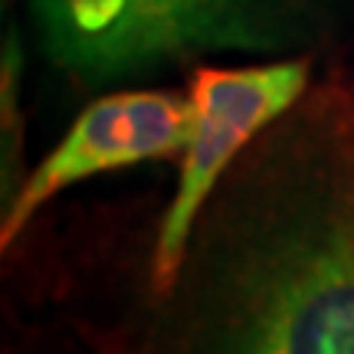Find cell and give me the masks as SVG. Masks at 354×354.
Here are the masks:
<instances>
[{
	"label": "cell",
	"mask_w": 354,
	"mask_h": 354,
	"mask_svg": "<svg viewBox=\"0 0 354 354\" xmlns=\"http://www.w3.org/2000/svg\"><path fill=\"white\" fill-rule=\"evenodd\" d=\"M151 354H354V115L289 109L210 190Z\"/></svg>",
	"instance_id": "cell-1"
},
{
	"label": "cell",
	"mask_w": 354,
	"mask_h": 354,
	"mask_svg": "<svg viewBox=\"0 0 354 354\" xmlns=\"http://www.w3.org/2000/svg\"><path fill=\"white\" fill-rule=\"evenodd\" d=\"M308 59H279L240 69L201 66L194 73V128L184 148L177 190L167 203L151 253V286L158 295L174 282L194 220L203 210L210 190L266 128H272L289 109H295V102L308 88Z\"/></svg>",
	"instance_id": "cell-2"
},
{
	"label": "cell",
	"mask_w": 354,
	"mask_h": 354,
	"mask_svg": "<svg viewBox=\"0 0 354 354\" xmlns=\"http://www.w3.org/2000/svg\"><path fill=\"white\" fill-rule=\"evenodd\" d=\"M194 128L190 95L131 88L88 102L50 158L26 177L17 201L0 216V246L10 250L46 201L102 171L184 154Z\"/></svg>",
	"instance_id": "cell-3"
},
{
	"label": "cell",
	"mask_w": 354,
	"mask_h": 354,
	"mask_svg": "<svg viewBox=\"0 0 354 354\" xmlns=\"http://www.w3.org/2000/svg\"><path fill=\"white\" fill-rule=\"evenodd\" d=\"M53 66L102 86L167 63L154 0H30Z\"/></svg>",
	"instance_id": "cell-4"
},
{
	"label": "cell",
	"mask_w": 354,
	"mask_h": 354,
	"mask_svg": "<svg viewBox=\"0 0 354 354\" xmlns=\"http://www.w3.org/2000/svg\"><path fill=\"white\" fill-rule=\"evenodd\" d=\"M167 63L197 53H286L312 39L322 0H154Z\"/></svg>",
	"instance_id": "cell-5"
},
{
	"label": "cell",
	"mask_w": 354,
	"mask_h": 354,
	"mask_svg": "<svg viewBox=\"0 0 354 354\" xmlns=\"http://www.w3.org/2000/svg\"><path fill=\"white\" fill-rule=\"evenodd\" d=\"M17 76H20V46L17 37L7 39L3 56V158H0V203L3 210L17 201L24 187V138H20V112H17Z\"/></svg>",
	"instance_id": "cell-6"
}]
</instances>
